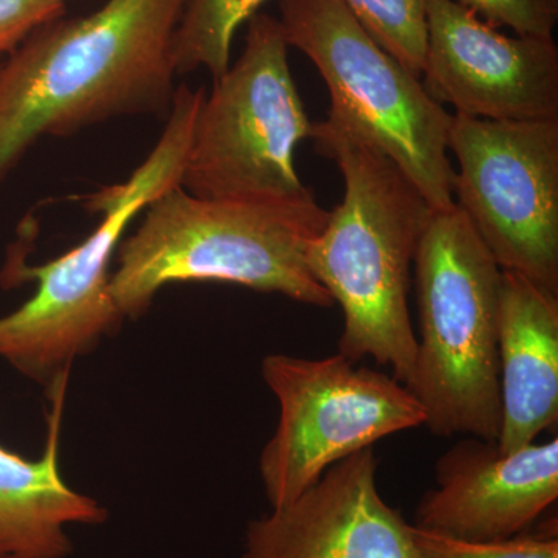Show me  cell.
I'll return each mask as SVG.
<instances>
[{
  "label": "cell",
  "instance_id": "obj_1",
  "mask_svg": "<svg viewBox=\"0 0 558 558\" xmlns=\"http://www.w3.org/2000/svg\"><path fill=\"white\" fill-rule=\"evenodd\" d=\"M189 0H108L53 21L0 65V180L44 137L170 110L174 36Z\"/></svg>",
  "mask_w": 558,
  "mask_h": 558
},
{
  "label": "cell",
  "instance_id": "obj_2",
  "mask_svg": "<svg viewBox=\"0 0 558 558\" xmlns=\"http://www.w3.org/2000/svg\"><path fill=\"white\" fill-rule=\"evenodd\" d=\"M318 153L336 161L344 196L307 247L311 274L343 312L339 354L373 357L405 385L416 360L411 266L433 208L395 161L325 120L314 124Z\"/></svg>",
  "mask_w": 558,
  "mask_h": 558
},
{
  "label": "cell",
  "instance_id": "obj_3",
  "mask_svg": "<svg viewBox=\"0 0 558 558\" xmlns=\"http://www.w3.org/2000/svg\"><path fill=\"white\" fill-rule=\"evenodd\" d=\"M328 216L315 196L211 201L175 186L150 202L138 229L121 240L110 295L124 318L142 317L165 286L189 281L226 282L333 306L306 260Z\"/></svg>",
  "mask_w": 558,
  "mask_h": 558
},
{
  "label": "cell",
  "instance_id": "obj_4",
  "mask_svg": "<svg viewBox=\"0 0 558 558\" xmlns=\"http://www.w3.org/2000/svg\"><path fill=\"white\" fill-rule=\"evenodd\" d=\"M205 94L175 89L167 128L148 159L128 182L92 197L89 208L105 213V219L90 236L43 266L11 260L10 282L36 281L35 295L0 318V359L24 376L49 389L76 359L119 330L124 317L110 295V263L131 220L180 185Z\"/></svg>",
  "mask_w": 558,
  "mask_h": 558
},
{
  "label": "cell",
  "instance_id": "obj_5",
  "mask_svg": "<svg viewBox=\"0 0 558 558\" xmlns=\"http://www.w3.org/2000/svg\"><path fill=\"white\" fill-rule=\"evenodd\" d=\"M413 266L418 339L405 387L433 435L497 440L501 267L457 204L432 213Z\"/></svg>",
  "mask_w": 558,
  "mask_h": 558
},
{
  "label": "cell",
  "instance_id": "obj_6",
  "mask_svg": "<svg viewBox=\"0 0 558 558\" xmlns=\"http://www.w3.org/2000/svg\"><path fill=\"white\" fill-rule=\"evenodd\" d=\"M289 47L306 54L330 95L329 121L395 161L433 211L454 207L453 113L381 49L340 0H281Z\"/></svg>",
  "mask_w": 558,
  "mask_h": 558
},
{
  "label": "cell",
  "instance_id": "obj_7",
  "mask_svg": "<svg viewBox=\"0 0 558 558\" xmlns=\"http://www.w3.org/2000/svg\"><path fill=\"white\" fill-rule=\"evenodd\" d=\"M281 22L258 13L245 49L205 94L180 186L211 201H290L314 196L295 168V149L314 124L290 72Z\"/></svg>",
  "mask_w": 558,
  "mask_h": 558
},
{
  "label": "cell",
  "instance_id": "obj_8",
  "mask_svg": "<svg viewBox=\"0 0 558 558\" xmlns=\"http://www.w3.org/2000/svg\"><path fill=\"white\" fill-rule=\"evenodd\" d=\"M264 381L278 400L277 429L259 459L271 509L288 506L341 459L425 424L421 403L392 376L325 359L270 354Z\"/></svg>",
  "mask_w": 558,
  "mask_h": 558
},
{
  "label": "cell",
  "instance_id": "obj_9",
  "mask_svg": "<svg viewBox=\"0 0 558 558\" xmlns=\"http://www.w3.org/2000/svg\"><path fill=\"white\" fill-rule=\"evenodd\" d=\"M457 207L501 270L558 295V121L453 113Z\"/></svg>",
  "mask_w": 558,
  "mask_h": 558
},
{
  "label": "cell",
  "instance_id": "obj_10",
  "mask_svg": "<svg viewBox=\"0 0 558 558\" xmlns=\"http://www.w3.org/2000/svg\"><path fill=\"white\" fill-rule=\"evenodd\" d=\"M425 90L459 116L558 121L554 39L508 36L453 0H425Z\"/></svg>",
  "mask_w": 558,
  "mask_h": 558
},
{
  "label": "cell",
  "instance_id": "obj_11",
  "mask_svg": "<svg viewBox=\"0 0 558 558\" xmlns=\"http://www.w3.org/2000/svg\"><path fill=\"white\" fill-rule=\"evenodd\" d=\"M558 498V439L510 453L465 436L439 458L413 526L446 537L495 542L527 532Z\"/></svg>",
  "mask_w": 558,
  "mask_h": 558
},
{
  "label": "cell",
  "instance_id": "obj_12",
  "mask_svg": "<svg viewBox=\"0 0 558 558\" xmlns=\"http://www.w3.org/2000/svg\"><path fill=\"white\" fill-rule=\"evenodd\" d=\"M377 465L373 447L360 450L250 521L241 558H416L411 524L381 498Z\"/></svg>",
  "mask_w": 558,
  "mask_h": 558
},
{
  "label": "cell",
  "instance_id": "obj_13",
  "mask_svg": "<svg viewBox=\"0 0 558 558\" xmlns=\"http://www.w3.org/2000/svg\"><path fill=\"white\" fill-rule=\"evenodd\" d=\"M498 384L505 453L535 442L558 418V295L502 270Z\"/></svg>",
  "mask_w": 558,
  "mask_h": 558
},
{
  "label": "cell",
  "instance_id": "obj_14",
  "mask_svg": "<svg viewBox=\"0 0 558 558\" xmlns=\"http://www.w3.org/2000/svg\"><path fill=\"white\" fill-rule=\"evenodd\" d=\"M68 376L54 381L50 396L49 433L38 461L0 446V558H68L73 543L70 524L100 526L108 509L73 490L60 473V428Z\"/></svg>",
  "mask_w": 558,
  "mask_h": 558
},
{
  "label": "cell",
  "instance_id": "obj_15",
  "mask_svg": "<svg viewBox=\"0 0 558 558\" xmlns=\"http://www.w3.org/2000/svg\"><path fill=\"white\" fill-rule=\"evenodd\" d=\"M267 0H189L174 36L175 75L207 69L213 81L230 68L231 44Z\"/></svg>",
  "mask_w": 558,
  "mask_h": 558
},
{
  "label": "cell",
  "instance_id": "obj_16",
  "mask_svg": "<svg viewBox=\"0 0 558 558\" xmlns=\"http://www.w3.org/2000/svg\"><path fill=\"white\" fill-rule=\"evenodd\" d=\"M373 39L421 78L427 50L425 0H340Z\"/></svg>",
  "mask_w": 558,
  "mask_h": 558
},
{
  "label": "cell",
  "instance_id": "obj_17",
  "mask_svg": "<svg viewBox=\"0 0 558 558\" xmlns=\"http://www.w3.org/2000/svg\"><path fill=\"white\" fill-rule=\"evenodd\" d=\"M416 558H558L556 532L523 534L495 542H470L422 531L411 524Z\"/></svg>",
  "mask_w": 558,
  "mask_h": 558
},
{
  "label": "cell",
  "instance_id": "obj_18",
  "mask_svg": "<svg viewBox=\"0 0 558 558\" xmlns=\"http://www.w3.org/2000/svg\"><path fill=\"white\" fill-rule=\"evenodd\" d=\"M492 27H508L520 36L554 39L558 0H453Z\"/></svg>",
  "mask_w": 558,
  "mask_h": 558
},
{
  "label": "cell",
  "instance_id": "obj_19",
  "mask_svg": "<svg viewBox=\"0 0 558 558\" xmlns=\"http://www.w3.org/2000/svg\"><path fill=\"white\" fill-rule=\"evenodd\" d=\"M61 0H0V57L13 53L28 36L60 20Z\"/></svg>",
  "mask_w": 558,
  "mask_h": 558
},
{
  "label": "cell",
  "instance_id": "obj_20",
  "mask_svg": "<svg viewBox=\"0 0 558 558\" xmlns=\"http://www.w3.org/2000/svg\"><path fill=\"white\" fill-rule=\"evenodd\" d=\"M61 2H65V0H61Z\"/></svg>",
  "mask_w": 558,
  "mask_h": 558
}]
</instances>
